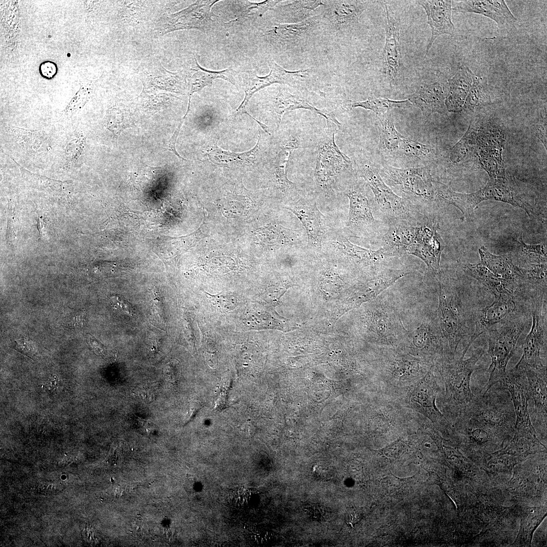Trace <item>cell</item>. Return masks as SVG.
Instances as JSON below:
<instances>
[{
  "label": "cell",
  "mask_w": 547,
  "mask_h": 547,
  "mask_svg": "<svg viewBox=\"0 0 547 547\" xmlns=\"http://www.w3.org/2000/svg\"><path fill=\"white\" fill-rule=\"evenodd\" d=\"M468 349L465 347L459 356L456 352L445 353L435 363V373L443 392L444 415L452 425L470 404L474 395L471 389V378L476 364L484 353L478 348L469 358L464 359Z\"/></svg>",
  "instance_id": "obj_1"
},
{
  "label": "cell",
  "mask_w": 547,
  "mask_h": 547,
  "mask_svg": "<svg viewBox=\"0 0 547 547\" xmlns=\"http://www.w3.org/2000/svg\"><path fill=\"white\" fill-rule=\"evenodd\" d=\"M327 126L316 142L314 180L317 193L332 200L351 180L355 171L350 158L341 151L335 143L338 127L334 123Z\"/></svg>",
  "instance_id": "obj_2"
},
{
  "label": "cell",
  "mask_w": 547,
  "mask_h": 547,
  "mask_svg": "<svg viewBox=\"0 0 547 547\" xmlns=\"http://www.w3.org/2000/svg\"><path fill=\"white\" fill-rule=\"evenodd\" d=\"M482 392L474 396L461 415L490 429L504 441L515 431L516 415L510 394L503 385Z\"/></svg>",
  "instance_id": "obj_3"
},
{
  "label": "cell",
  "mask_w": 547,
  "mask_h": 547,
  "mask_svg": "<svg viewBox=\"0 0 547 547\" xmlns=\"http://www.w3.org/2000/svg\"><path fill=\"white\" fill-rule=\"evenodd\" d=\"M380 354L378 390L388 394L417 382L434 366L399 347L384 348Z\"/></svg>",
  "instance_id": "obj_4"
},
{
  "label": "cell",
  "mask_w": 547,
  "mask_h": 547,
  "mask_svg": "<svg viewBox=\"0 0 547 547\" xmlns=\"http://www.w3.org/2000/svg\"><path fill=\"white\" fill-rule=\"evenodd\" d=\"M434 369L435 365L417 382L389 395L406 407L427 419L437 431L449 436L454 435L452 425L436 405L440 388Z\"/></svg>",
  "instance_id": "obj_5"
},
{
  "label": "cell",
  "mask_w": 547,
  "mask_h": 547,
  "mask_svg": "<svg viewBox=\"0 0 547 547\" xmlns=\"http://www.w3.org/2000/svg\"><path fill=\"white\" fill-rule=\"evenodd\" d=\"M434 183L435 193L447 203L457 207L464 217L472 216L477 206L488 200L507 203L520 207L529 216L534 212L532 206L514 196L505 177L490 178L484 187L471 193L457 192L446 184L437 181Z\"/></svg>",
  "instance_id": "obj_6"
},
{
  "label": "cell",
  "mask_w": 547,
  "mask_h": 547,
  "mask_svg": "<svg viewBox=\"0 0 547 547\" xmlns=\"http://www.w3.org/2000/svg\"><path fill=\"white\" fill-rule=\"evenodd\" d=\"M525 327V323L519 318L497 324L485 332L491 363L488 369L489 378L485 390L482 391L486 392L497 383L504 381L507 375V365Z\"/></svg>",
  "instance_id": "obj_7"
},
{
  "label": "cell",
  "mask_w": 547,
  "mask_h": 547,
  "mask_svg": "<svg viewBox=\"0 0 547 547\" xmlns=\"http://www.w3.org/2000/svg\"><path fill=\"white\" fill-rule=\"evenodd\" d=\"M387 248L373 250L351 243L340 229L331 227L325 235L320 250L329 259L343 260L362 265H375L392 254Z\"/></svg>",
  "instance_id": "obj_8"
},
{
  "label": "cell",
  "mask_w": 547,
  "mask_h": 547,
  "mask_svg": "<svg viewBox=\"0 0 547 547\" xmlns=\"http://www.w3.org/2000/svg\"><path fill=\"white\" fill-rule=\"evenodd\" d=\"M522 386L528 400L532 399L530 414L533 426L546 437L547 423L546 367L540 369L517 366L509 372Z\"/></svg>",
  "instance_id": "obj_9"
},
{
  "label": "cell",
  "mask_w": 547,
  "mask_h": 547,
  "mask_svg": "<svg viewBox=\"0 0 547 547\" xmlns=\"http://www.w3.org/2000/svg\"><path fill=\"white\" fill-rule=\"evenodd\" d=\"M444 338L439 326L437 314L427 317L421 324L406 337L399 347L412 356L434 364L438 359L450 352L444 344Z\"/></svg>",
  "instance_id": "obj_10"
},
{
  "label": "cell",
  "mask_w": 547,
  "mask_h": 547,
  "mask_svg": "<svg viewBox=\"0 0 547 547\" xmlns=\"http://www.w3.org/2000/svg\"><path fill=\"white\" fill-rule=\"evenodd\" d=\"M437 316L440 329L450 352L454 354L466 334L464 310L458 295L439 284Z\"/></svg>",
  "instance_id": "obj_11"
},
{
  "label": "cell",
  "mask_w": 547,
  "mask_h": 547,
  "mask_svg": "<svg viewBox=\"0 0 547 547\" xmlns=\"http://www.w3.org/2000/svg\"><path fill=\"white\" fill-rule=\"evenodd\" d=\"M285 208L295 214L303 225L307 236L306 249L312 252L320 251L324 238L332 226L319 210L316 198L301 194L288 202Z\"/></svg>",
  "instance_id": "obj_12"
},
{
  "label": "cell",
  "mask_w": 547,
  "mask_h": 547,
  "mask_svg": "<svg viewBox=\"0 0 547 547\" xmlns=\"http://www.w3.org/2000/svg\"><path fill=\"white\" fill-rule=\"evenodd\" d=\"M373 308L370 323L376 342L384 348L400 347L408 331L395 305L381 299Z\"/></svg>",
  "instance_id": "obj_13"
},
{
  "label": "cell",
  "mask_w": 547,
  "mask_h": 547,
  "mask_svg": "<svg viewBox=\"0 0 547 547\" xmlns=\"http://www.w3.org/2000/svg\"><path fill=\"white\" fill-rule=\"evenodd\" d=\"M270 72L264 76H258L251 71H247L244 75V84L245 93V98L241 105L235 111L236 116L243 113L251 115L247 112L246 106L250 98L259 90L275 83L289 85L293 88H299L308 78L311 70L309 68L297 71L286 70L277 64L272 59L267 61Z\"/></svg>",
  "instance_id": "obj_14"
},
{
  "label": "cell",
  "mask_w": 547,
  "mask_h": 547,
  "mask_svg": "<svg viewBox=\"0 0 547 547\" xmlns=\"http://www.w3.org/2000/svg\"><path fill=\"white\" fill-rule=\"evenodd\" d=\"M381 175L391 185L418 200L432 201L435 190L430 170L426 167L401 169L385 166Z\"/></svg>",
  "instance_id": "obj_15"
},
{
  "label": "cell",
  "mask_w": 547,
  "mask_h": 547,
  "mask_svg": "<svg viewBox=\"0 0 547 547\" xmlns=\"http://www.w3.org/2000/svg\"><path fill=\"white\" fill-rule=\"evenodd\" d=\"M355 162L358 174L370 187L375 201L383 212L396 217L405 216L409 214L408 204L385 184L374 167L360 158Z\"/></svg>",
  "instance_id": "obj_16"
},
{
  "label": "cell",
  "mask_w": 547,
  "mask_h": 547,
  "mask_svg": "<svg viewBox=\"0 0 547 547\" xmlns=\"http://www.w3.org/2000/svg\"><path fill=\"white\" fill-rule=\"evenodd\" d=\"M218 1H198L182 10L166 16L159 23V33L163 35L181 29L209 30L215 22L212 18L211 8Z\"/></svg>",
  "instance_id": "obj_17"
},
{
  "label": "cell",
  "mask_w": 547,
  "mask_h": 547,
  "mask_svg": "<svg viewBox=\"0 0 547 547\" xmlns=\"http://www.w3.org/2000/svg\"><path fill=\"white\" fill-rule=\"evenodd\" d=\"M518 292L495 297L493 302L476 312L475 328L470 341L472 343L482 334L497 324L517 318L519 310Z\"/></svg>",
  "instance_id": "obj_18"
},
{
  "label": "cell",
  "mask_w": 547,
  "mask_h": 547,
  "mask_svg": "<svg viewBox=\"0 0 547 547\" xmlns=\"http://www.w3.org/2000/svg\"><path fill=\"white\" fill-rule=\"evenodd\" d=\"M322 21V15H319L299 23L279 24L272 26L265 35L273 46L282 50H293L313 37Z\"/></svg>",
  "instance_id": "obj_19"
},
{
  "label": "cell",
  "mask_w": 547,
  "mask_h": 547,
  "mask_svg": "<svg viewBox=\"0 0 547 547\" xmlns=\"http://www.w3.org/2000/svg\"><path fill=\"white\" fill-rule=\"evenodd\" d=\"M503 137L500 131L486 127L477 129V150L481 167L490 178L505 177L502 159Z\"/></svg>",
  "instance_id": "obj_20"
},
{
  "label": "cell",
  "mask_w": 547,
  "mask_h": 547,
  "mask_svg": "<svg viewBox=\"0 0 547 547\" xmlns=\"http://www.w3.org/2000/svg\"><path fill=\"white\" fill-rule=\"evenodd\" d=\"M438 229V225L435 223L417 226L415 241L405 251L421 259L435 275L441 273V256L445 247Z\"/></svg>",
  "instance_id": "obj_21"
},
{
  "label": "cell",
  "mask_w": 547,
  "mask_h": 547,
  "mask_svg": "<svg viewBox=\"0 0 547 547\" xmlns=\"http://www.w3.org/2000/svg\"><path fill=\"white\" fill-rule=\"evenodd\" d=\"M306 92L307 91L302 89L301 91L295 90V92L291 93L286 88H282L279 90L271 104L277 129L279 128L282 117L286 112L303 109L321 115L325 119L327 124L333 123L340 129L342 125L336 119L334 113L317 107L316 104L308 97L311 95L312 93L307 96L310 93L306 94Z\"/></svg>",
  "instance_id": "obj_22"
},
{
  "label": "cell",
  "mask_w": 547,
  "mask_h": 547,
  "mask_svg": "<svg viewBox=\"0 0 547 547\" xmlns=\"http://www.w3.org/2000/svg\"><path fill=\"white\" fill-rule=\"evenodd\" d=\"M544 302H535L531 309L532 325L525 339L523 355L517 366H527L536 369L544 367L540 356L541 349L546 345V329L542 312Z\"/></svg>",
  "instance_id": "obj_23"
},
{
  "label": "cell",
  "mask_w": 547,
  "mask_h": 547,
  "mask_svg": "<svg viewBox=\"0 0 547 547\" xmlns=\"http://www.w3.org/2000/svg\"><path fill=\"white\" fill-rule=\"evenodd\" d=\"M323 3L322 18L332 30L343 32L358 23L369 2L341 0L325 1Z\"/></svg>",
  "instance_id": "obj_24"
},
{
  "label": "cell",
  "mask_w": 547,
  "mask_h": 547,
  "mask_svg": "<svg viewBox=\"0 0 547 547\" xmlns=\"http://www.w3.org/2000/svg\"><path fill=\"white\" fill-rule=\"evenodd\" d=\"M452 426L454 434L463 440L468 450L487 451L503 442L492 430L463 415H460Z\"/></svg>",
  "instance_id": "obj_25"
},
{
  "label": "cell",
  "mask_w": 547,
  "mask_h": 547,
  "mask_svg": "<svg viewBox=\"0 0 547 547\" xmlns=\"http://www.w3.org/2000/svg\"><path fill=\"white\" fill-rule=\"evenodd\" d=\"M380 122V144L383 148L392 152L401 151L406 155L421 159L425 154V144L401 135L396 129L391 111L377 116Z\"/></svg>",
  "instance_id": "obj_26"
},
{
  "label": "cell",
  "mask_w": 547,
  "mask_h": 547,
  "mask_svg": "<svg viewBox=\"0 0 547 547\" xmlns=\"http://www.w3.org/2000/svg\"><path fill=\"white\" fill-rule=\"evenodd\" d=\"M363 183H346L341 189L349 199V211L346 226L355 227L370 225L375 222L372 206Z\"/></svg>",
  "instance_id": "obj_27"
},
{
  "label": "cell",
  "mask_w": 547,
  "mask_h": 547,
  "mask_svg": "<svg viewBox=\"0 0 547 547\" xmlns=\"http://www.w3.org/2000/svg\"><path fill=\"white\" fill-rule=\"evenodd\" d=\"M424 9L427 23L431 29V37L427 45L425 57L437 38L443 34L453 35L455 31L451 17V1H417Z\"/></svg>",
  "instance_id": "obj_28"
},
{
  "label": "cell",
  "mask_w": 547,
  "mask_h": 547,
  "mask_svg": "<svg viewBox=\"0 0 547 547\" xmlns=\"http://www.w3.org/2000/svg\"><path fill=\"white\" fill-rule=\"evenodd\" d=\"M144 90H164L182 93L185 89L186 81L178 72L167 70L159 61L151 63L140 73Z\"/></svg>",
  "instance_id": "obj_29"
},
{
  "label": "cell",
  "mask_w": 547,
  "mask_h": 547,
  "mask_svg": "<svg viewBox=\"0 0 547 547\" xmlns=\"http://www.w3.org/2000/svg\"><path fill=\"white\" fill-rule=\"evenodd\" d=\"M387 23L383 53L384 73L390 83L397 79L400 69L401 53L399 23L384 4Z\"/></svg>",
  "instance_id": "obj_30"
},
{
  "label": "cell",
  "mask_w": 547,
  "mask_h": 547,
  "mask_svg": "<svg viewBox=\"0 0 547 547\" xmlns=\"http://www.w3.org/2000/svg\"><path fill=\"white\" fill-rule=\"evenodd\" d=\"M300 140L291 137L287 140L277 154L272 165V175L275 187L286 196L289 202L301 194L296 185L287 177L288 163L292 151L300 147Z\"/></svg>",
  "instance_id": "obj_31"
},
{
  "label": "cell",
  "mask_w": 547,
  "mask_h": 547,
  "mask_svg": "<svg viewBox=\"0 0 547 547\" xmlns=\"http://www.w3.org/2000/svg\"><path fill=\"white\" fill-rule=\"evenodd\" d=\"M454 10L462 13H474L487 17L499 26L513 24L516 18L503 0L462 1Z\"/></svg>",
  "instance_id": "obj_32"
},
{
  "label": "cell",
  "mask_w": 547,
  "mask_h": 547,
  "mask_svg": "<svg viewBox=\"0 0 547 547\" xmlns=\"http://www.w3.org/2000/svg\"><path fill=\"white\" fill-rule=\"evenodd\" d=\"M481 263L497 277L509 284L515 290L519 286L520 272L510 255L497 256L484 246L479 249Z\"/></svg>",
  "instance_id": "obj_33"
},
{
  "label": "cell",
  "mask_w": 547,
  "mask_h": 547,
  "mask_svg": "<svg viewBox=\"0 0 547 547\" xmlns=\"http://www.w3.org/2000/svg\"><path fill=\"white\" fill-rule=\"evenodd\" d=\"M502 384L510 393L512 400L516 415L515 431L536 433L530 416L528 401L522 386L510 373Z\"/></svg>",
  "instance_id": "obj_34"
},
{
  "label": "cell",
  "mask_w": 547,
  "mask_h": 547,
  "mask_svg": "<svg viewBox=\"0 0 547 547\" xmlns=\"http://www.w3.org/2000/svg\"><path fill=\"white\" fill-rule=\"evenodd\" d=\"M407 274L400 269H383L377 271L357 286L360 296L358 303L374 299Z\"/></svg>",
  "instance_id": "obj_35"
},
{
  "label": "cell",
  "mask_w": 547,
  "mask_h": 547,
  "mask_svg": "<svg viewBox=\"0 0 547 547\" xmlns=\"http://www.w3.org/2000/svg\"><path fill=\"white\" fill-rule=\"evenodd\" d=\"M408 100L420 108L424 115L443 113L446 108L443 88L439 83L422 85Z\"/></svg>",
  "instance_id": "obj_36"
},
{
  "label": "cell",
  "mask_w": 547,
  "mask_h": 547,
  "mask_svg": "<svg viewBox=\"0 0 547 547\" xmlns=\"http://www.w3.org/2000/svg\"><path fill=\"white\" fill-rule=\"evenodd\" d=\"M475 74L467 67L460 68L449 81L445 105L449 111L458 112L464 108L465 100Z\"/></svg>",
  "instance_id": "obj_37"
},
{
  "label": "cell",
  "mask_w": 547,
  "mask_h": 547,
  "mask_svg": "<svg viewBox=\"0 0 547 547\" xmlns=\"http://www.w3.org/2000/svg\"><path fill=\"white\" fill-rule=\"evenodd\" d=\"M462 268L465 274L479 281L494 297L516 292L509 284L495 276L481 263L463 264Z\"/></svg>",
  "instance_id": "obj_38"
},
{
  "label": "cell",
  "mask_w": 547,
  "mask_h": 547,
  "mask_svg": "<svg viewBox=\"0 0 547 547\" xmlns=\"http://www.w3.org/2000/svg\"><path fill=\"white\" fill-rule=\"evenodd\" d=\"M18 167L21 177L31 187L57 196L70 194L73 189L72 180L61 181L31 172L12 159Z\"/></svg>",
  "instance_id": "obj_39"
},
{
  "label": "cell",
  "mask_w": 547,
  "mask_h": 547,
  "mask_svg": "<svg viewBox=\"0 0 547 547\" xmlns=\"http://www.w3.org/2000/svg\"><path fill=\"white\" fill-rule=\"evenodd\" d=\"M191 70L193 71V73L188 80L189 93L188 106L189 107L190 105L192 95L196 92L201 91L205 87L211 85L213 81L215 79H223L236 86L237 72L230 68L217 71L208 70L202 67L195 58L194 64Z\"/></svg>",
  "instance_id": "obj_40"
},
{
  "label": "cell",
  "mask_w": 547,
  "mask_h": 547,
  "mask_svg": "<svg viewBox=\"0 0 547 547\" xmlns=\"http://www.w3.org/2000/svg\"><path fill=\"white\" fill-rule=\"evenodd\" d=\"M9 131L16 142L23 148L36 153L51 149V143L46 132L39 130L27 129L10 126Z\"/></svg>",
  "instance_id": "obj_41"
},
{
  "label": "cell",
  "mask_w": 547,
  "mask_h": 547,
  "mask_svg": "<svg viewBox=\"0 0 547 547\" xmlns=\"http://www.w3.org/2000/svg\"><path fill=\"white\" fill-rule=\"evenodd\" d=\"M261 136L259 134L256 145L251 150L241 153L231 152L222 150L216 146L209 152L213 163L222 166H244L254 162L261 149Z\"/></svg>",
  "instance_id": "obj_42"
},
{
  "label": "cell",
  "mask_w": 547,
  "mask_h": 547,
  "mask_svg": "<svg viewBox=\"0 0 547 547\" xmlns=\"http://www.w3.org/2000/svg\"><path fill=\"white\" fill-rule=\"evenodd\" d=\"M412 104L407 100L396 101L382 97H370L364 101L347 100L343 104L344 110L362 107L373 111L377 116L383 115L395 107L407 108Z\"/></svg>",
  "instance_id": "obj_43"
},
{
  "label": "cell",
  "mask_w": 547,
  "mask_h": 547,
  "mask_svg": "<svg viewBox=\"0 0 547 547\" xmlns=\"http://www.w3.org/2000/svg\"><path fill=\"white\" fill-rule=\"evenodd\" d=\"M324 6L322 1H294L281 8L280 14L287 24L303 21L311 17L313 11Z\"/></svg>",
  "instance_id": "obj_44"
},
{
  "label": "cell",
  "mask_w": 547,
  "mask_h": 547,
  "mask_svg": "<svg viewBox=\"0 0 547 547\" xmlns=\"http://www.w3.org/2000/svg\"><path fill=\"white\" fill-rule=\"evenodd\" d=\"M518 261L529 264H546V251L543 244L530 245L525 243L522 235L517 238L514 251Z\"/></svg>",
  "instance_id": "obj_45"
},
{
  "label": "cell",
  "mask_w": 547,
  "mask_h": 547,
  "mask_svg": "<svg viewBox=\"0 0 547 547\" xmlns=\"http://www.w3.org/2000/svg\"><path fill=\"white\" fill-rule=\"evenodd\" d=\"M105 122V127L115 140L123 130L134 125L129 110L121 105L112 106L107 110Z\"/></svg>",
  "instance_id": "obj_46"
},
{
  "label": "cell",
  "mask_w": 547,
  "mask_h": 547,
  "mask_svg": "<svg viewBox=\"0 0 547 547\" xmlns=\"http://www.w3.org/2000/svg\"><path fill=\"white\" fill-rule=\"evenodd\" d=\"M477 149V129L471 125L465 134L452 148L450 159L458 163L468 158Z\"/></svg>",
  "instance_id": "obj_47"
},
{
  "label": "cell",
  "mask_w": 547,
  "mask_h": 547,
  "mask_svg": "<svg viewBox=\"0 0 547 547\" xmlns=\"http://www.w3.org/2000/svg\"><path fill=\"white\" fill-rule=\"evenodd\" d=\"M282 1H265L260 3H253L248 1H239L237 19L230 22H244L261 17L267 11L272 9Z\"/></svg>",
  "instance_id": "obj_48"
},
{
  "label": "cell",
  "mask_w": 547,
  "mask_h": 547,
  "mask_svg": "<svg viewBox=\"0 0 547 547\" xmlns=\"http://www.w3.org/2000/svg\"><path fill=\"white\" fill-rule=\"evenodd\" d=\"M490 102L488 84L485 77L475 75L467 96L464 108L473 109Z\"/></svg>",
  "instance_id": "obj_49"
},
{
  "label": "cell",
  "mask_w": 547,
  "mask_h": 547,
  "mask_svg": "<svg viewBox=\"0 0 547 547\" xmlns=\"http://www.w3.org/2000/svg\"><path fill=\"white\" fill-rule=\"evenodd\" d=\"M518 267L520 272V286L529 284L546 288V263L529 264Z\"/></svg>",
  "instance_id": "obj_50"
},
{
  "label": "cell",
  "mask_w": 547,
  "mask_h": 547,
  "mask_svg": "<svg viewBox=\"0 0 547 547\" xmlns=\"http://www.w3.org/2000/svg\"><path fill=\"white\" fill-rule=\"evenodd\" d=\"M85 137L81 133H74L67 142L64 152L63 168L67 169L75 163L82 154L85 145Z\"/></svg>",
  "instance_id": "obj_51"
},
{
  "label": "cell",
  "mask_w": 547,
  "mask_h": 547,
  "mask_svg": "<svg viewBox=\"0 0 547 547\" xmlns=\"http://www.w3.org/2000/svg\"><path fill=\"white\" fill-rule=\"evenodd\" d=\"M92 90V83L82 84L64 109L65 113L73 114L81 109L88 101Z\"/></svg>",
  "instance_id": "obj_52"
},
{
  "label": "cell",
  "mask_w": 547,
  "mask_h": 547,
  "mask_svg": "<svg viewBox=\"0 0 547 547\" xmlns=\"http://www.w3.org/2000/svg\"><path fill=\"white\" fill-rule=\"evenodd\" d=\"M410 448L408 441L400 438L379 450L382 456L391 459H398L405 454Z\"/></svg>",
  "instance_id": "obj_53"
},
{
  "label": "cell",
  "mask_w": 547,
  "mask_h": 547,
  "mask_svg": "<svg viewBox=\"0 0 547 547\" xmlns=\"http://www.w3.org/2000/svg\"><path fill=\"white\" fill-rule=\"evenodd\" d=\"M15 210V203L11 200H9L8 202V213L6 238L7 244L11 247H14L16 234V221Z\"/></svg>",
  "instance_id": "obj_54"
},
{
  "label": "cell",
  "mask_w": 547,
  "mask_h": 547,
  "mask_svg": "<svg viewBox=\"0 0 547 547\" xmlns=\"http://www.w3.org/2000/svg\"><path fill=\"white\" fill-rule=\"evenodd\" d=\"M133 393L147 402H152L156 396V390L152 384H146L138 386L135 388Z\"/></svg>",
  "instance_id": "obj_55"
},
{
  "label": "cell",
  "mask_w": 547,
  "mask_h": 547,
  "mask_svg": "<svg viewBox=\"0 0 547 547\" xmlns=\"http://www.w3.org/2000/svg\"><path fill=\"white\" fill-rule=\"evenodd\" d=\"M111 306L116 309L122 311L131 316H133L134 309L130 303L123 297L113 295L110 297Z\"/></svg>",
  "instance_id": "obj_56"
},
{
  "label": "cell",
  "mask_w": 547,
  "mask_h": 547,
  "mask_svg": "<svg viewBox=\"0 0 547 547\" xmlns=\"http://www.w3.org/2000/svg\"><path fill=\"white\" fill-rule=\"evenodd\" d=\"M15 342V348L18 351L30 358L35 355L36 350L30 341L24 338H20L16 339Z\"/></svg>",
  "instance_id": "obj_57"
},
{
  "label": "cell",
  "mask_w": 547,
  "mask_h": 547,
  "mask_svg": "<svg viewBox=\"0 0 547 547\" xmlns=\"http://www.w3.org/2000/svg\"><path fill=\"white\" fill-rule=\"evenodd\" d=\"M163 374L165 379L170 382L176 381L179 376V371L177 369L176 364L174 361L168 363L164 367Z\"/></svg>",
  "instance_id": "obj_58"
},
{
  "label": "cell",
  "mask_w": 547,
  "mask_h": 547,
  "mask_svg": "<svg viewBox=\"0 0 547 547\" xmlns=\"http://www.w3.org/2000/svg\"><path fill=\"white\" fill-rule=\"evenodd\" d=\"M63 485L59 483H44L37 486L36 489L40 493L44 495L55 494L62 491Z\"/></svg>",
  "instance_id": "obj_59"
},
{
  "label": "cell",
  "mask_w": 547,
  "mask_h": 547,
  "mask_svg": "<svg viewBox=\"0 0 547 547\" xmlns=\"http://www.w3.org/2000/svg\"><path fill=\"white\" fill-rule=\"evenodd\" d=\"M40 70L44 77L50 79L56 74L57 66L53 62L45 61L40 65Z\"/></svg>",
  "instance_id": "obj_60"
},
{
  "label": "cell",
  "mask_w": 547,
  "mask_h": 547,
  "mask_svg": "<svg viewBox=\"0 0 547 547\" xmlns=\"http://www.w3.org/2000/svg\"><path fill=\"white\" fill-rule=\"evenodd\" d=\"M87 338L89 343L96 354L100 356H105V348L104 346L93 336L87 335Z\"/></svg>",
  "instance_id": "obj_61"
},
{
  "label": "cell",
  "mask_w": 547,
  "mask_h": 547,
  "mask_svg": "<svg viewBox=\"0 0 547 547\" xmlns=\"http://www.w3.org/2000/svg\"><path fill=\"white\" fill-rule=\"evenodd\" d=\"M86 312L84 310L77 312L73 317L71 324L75 328L83 327L86 322Z\"/></svg>",
  "instance_id": "obj_62"
},
{
  "label": "cell",
  "mask_w": 547,
  "mask_h": 547,
  "mask_svg": "<svg viewBox=\"0 0 547 547\" xmlns=\"http://www.w3.org/2000/svg\"><path fill=\"white\" fill-rule=\"evenodd\" d=\"M59 385L60 380L59 378L56 375H53L51 376L49 379L46 381L45 384L43 385V387L46 389L48 392L53 393L58 387H59Z\"/></svg>",
  "instance_id": "obj_63"
},
{
  "label": "cell",
  "mask_w": 547,
  "mask_h": 547,
  "mask_svg": "<svg viewBox=\"0 0 547 547\" xmlns=\"http://www.w3.org/2000/svg\"><path fill=\"white\" fill-rule=\"evenodd\" d=\"M85 532H86L85 533L86 534V536L87 537L88 541L91 543L96 542L97 537L96 536V533H95L94 531L92 528L87 527L86 528V531Z\"/></svg>",
  "instance_id": "obj_64"
}]
</instances>
